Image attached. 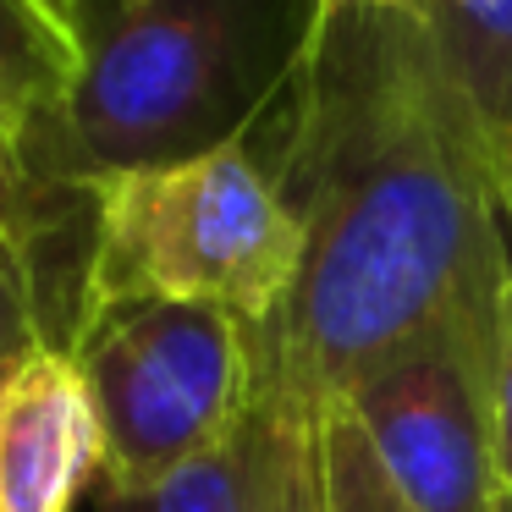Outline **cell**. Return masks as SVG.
I'll return each mask as SVG.
<instances>
[{"instance_id":"6da1fadb","label":"cell","mask_w":512,"mask_h":512,"mask_svg":"<svg viewBox=\"0 0 512 512\" xmlns=\"http://www.w3.org/2000/svg\"><path fill=\"white\" fill-rule=\"evenodd\" d=\"M259 149L303 226L265 347L320 402L391 358L457 347L496 369L512 226L501 166L413 6H314Z\"/></svg>"},{"instance_id":"7a4b0ae2","label":"cell","mask_w":512,"mask_h":512,"mask_svg":"<svg viewBox=\"0 0 512 512\" xmlns=\"http://www.w3.org/2000/svg\"><path fill=\"white\" fill-rule=\"evenodd\" d=\"M281 6L292 0H116L45 144V182L78 188L254 138L298 56L276 45Z\"/></svg>"},{"instance_id":"3957f363","label":"cell","mask_w":512,"mask_h":512,"mask_svg":"<svg viewBox=\"0 0 512 512\" xmlns=\"http://www.w3.org/2000/svg\"><path fill=\"white\" fill-rule=\"evenodd\" d=\"M72 193L89 204L72 331L105 309L149 298L215 303L265 331L298 287L303 226L254 138L171 166L89 177Z\"/></svg>"},{"instance_id":"277c9868","label":"cell","mask_w":512,"mask_h":512,"mask_svg":"<svg viewBox=\"0 0 512 512\" xmlns=\"http://www.w3.org/2000/svg\"><path fill=\"white\" fill-rule=\"evenodd\" d=\"M105 430V479L144 490L243 441L265 386V331L215 303H122L67 336Z\"/></svg>"},{"instance_id":"5b68a950","label":"cell","mask_w":512,"mask_h":512,"mask_svg":"<svg viewBox=\"0 0 512 512\" xmlns=\"http://www.w3.org/2000/svg\"><path fill=\"white\" fill-rule=\"evenodd\" d=\"M342 408L364 424L380 468L413 512H501L490 380L457 347H419L353 386Z\"/></svg>"},{"instance_id":"8992f818","label":"cell","mask_w":512,"mask_h":512,"mask_svg":"<svg viewBox=\"0 0 512 512\" xmlns=\"http://www.w3.org/2000/svg\"><path fill=\"white\" fill-rule=\"evenodd\" d=\"M105 479V430L67 342L0 364V512H72Z\"/></svg>"},{"instance_id":"52a82bcc","label":"cell","mask_w":512,"mask_h":512,"mask_svg":"<svg viewBox=\"0 0 512 512\" xmlns=\"http://www.w3.org/2000/svg\"><path fill=\"white\" fill-rule=\"evenodd\" d=\"M94 28L61 0H0V160L45 182V144L78 83Z\"/></svg>"},{"instance_id":"ba28073f","label":"cell","mask_w":512,"mask_h":512,"mask_svg":"<svg viewBox=\"0 0 512 512\" xmlns=\"http://www.w3.org/2000/svg\"><path fill=\"white\" fill-rule=\"evenodd\" d=\"M320 419L325 402L292 369H281L265 347V386L248 419L243 512H331Z\"/></svg>"},{"instance_id":"9c48e42d","label":"cell","mask_w":512,"mask_h":512,"mask_svg":"<svg viewBox=\"0 0 512 512\" xmlns=\"http://www.w3.org/2000/svg\"><path fill=\"white\" fill-rule=\"evenodd\" d=\"M474 111L501 177H512V0H408Z\"/></svg>"},{"instance_id":"30bf717a","label":"cell","mask_w":512,"mask_h":512,"mask_svg":"<svg viewBox=\"0 0 512 512\" xmlns=\"http://www.w3.org/2000/svg\"><path fill=\"white\" fill-rule=\"evenodd\" d=\"M243 479H248V430L243 441L199 457L160 485L144 490L100 485V512H243Z\"/></svg>"},{"instance_id":"8fae6325","label":"cell","mask_w":512,"mask_h":512,"mask_svg":"<svg viewBox=\"0 0 512 512\" xmlns=\"http://www.w3.org/2000/svg\"><path fill=\"white\" fill-rule=\"evenodd\" d=\"M320 446H325V485H331V512H413L408 496L391 485L380 468L375 446H369L364 424L342 408L325 402L320 419Z\"/></svg>"},{"instance_id":"7c38bea8","label":"cell","mask_w":512,"mask_h":512,"mask_svg":"<svg viewBox=\"0 0 512 512\" xmlns=\"http://www.w3.org/2000/svg\"><path fill=\"white\" fill-rule=\"evenodd\" d=\"M39 342H67V336L50 331L28 215H0V364Z\"/></svg>"},{"instance_id":"4fadbf2b","label":"cell","mask_w":512,"mask_h":512,"mask_svg":"<svg viewBox=\"0 0 512 512\" xmlns=\"http://www.w3.org/2000/svg\"><path fill=\"white\" fill-rule=\"evenodd\" d=\"M490 419H496V463L501 490L512 501V276L501 292V325H496V369H490Z\"/></svg>"},{"instance_id":"5bb4252c","label":"cell","mask_w":512,"mask_h":512,"mask_svg":"<svg viewBox=\"0 0 512 512\" xmlns=\"http://www.w3.org/2000/svg\"><path fill=\"white\" fill-rule=\"evenodd\" d=\"M28 182L23 177H12V171H6V160H0V215H28L23 210V199H28Z\"/></svg>"},{"instance_id":"9a60e30c","label":"cell","mask_w":512,"mask_h":512,"mask_svg":"<svg viewBox=\"0 0 512 512\" xmlns=\"http://www.w3.org/2000/svg\"><path fill=\"white\" fill-rule=\"evenodd\" d=\"M303 6H408V0H303Z\"/></svg>"},{"instance_id":"2e32d148","label":"cell","mask_w":512,"mask_h":512,"mask_svg":"<svg viewBox=\"0 0 512 512\" xmlns=\"http://www.w3.org/2000/svg\"><path fill=\"white\" fill-rule=\"evenodd\" d=\"M61 6H72V12H78V17H83V23H89V28H94V0H61Z\"/></svg>"},{"instance_id":"e0dca14e","label":"cell","mask_w":512,"mask_h":512,"mask_svg":"<svg viewBox=\"0 0 512 512\" xmlns=\"http://www.w3.org/2000/svg\"><path fill=\"white\" fill-rule=\"evenodd\" d=\"M501 210H507V226H512V177H501Z\"/></svg>"},{"instance_id":"ac0fdd59","label":"cell","mask_w":512,"mask_h":512,"mask_svg":"<svg viewBox=\"0 0 512 512\" xmlns=\"http://www.w3.org/2000/svg\"><path fill=\"white\" fill-rule=\"evenodd\" d=\"M501 512H512V501H501Z\"/></svg>"}]
</instances>
